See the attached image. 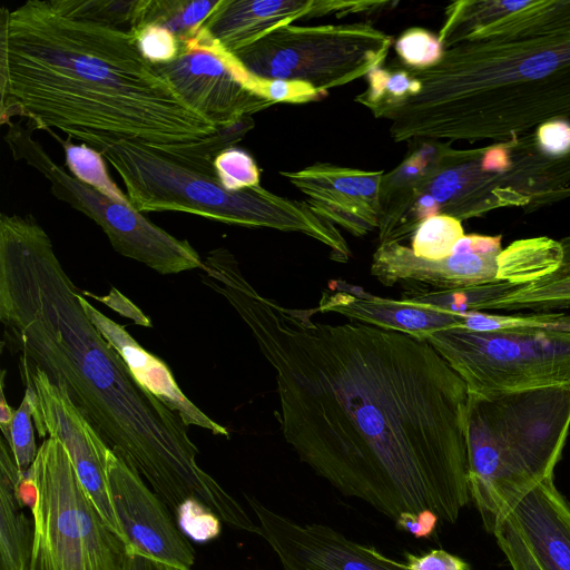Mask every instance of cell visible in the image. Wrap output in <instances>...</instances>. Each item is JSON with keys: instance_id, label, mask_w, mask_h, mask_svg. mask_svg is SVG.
I'll use <instances>...</instances> for the list:
<instances>
[{"instance_id": "1", "label": "cell", "mask_w": 570, "mask_h": 570, "mask_svg": "<svg viewBox=\"0 0 570 570\" xmlns=\"http://www.w3.org/2000/svg\"><path fill=\"white\" fill-rule=\"evenodd\" d=\"M203 283L249 328L276 375L286 443L345 497L395 520L431 510L455 523L471 500L464 381L426 341L262 295L235 256L212 258Z\"/></svg>"}, {"instance_id": "2", "label": "cell", "mask_w": 570, "mask_h": 570, "mask_svg": "<svg viewBox=\"0 0 570 570\" xmlns=\"http://www.w3.org/2000/svg\"><path fill=\"white\" fill-rule=\"evenodd\" d=\"M28 119L101 153L128 140L216 175L215 157L248 131L190 108L139 49L110 0H29L0 14V122Z\"/></svg>"}, {"instance_id": "3", "label": "cell", "mask_w": 570, "mask_h": 570, "mask_svg": "<svg viewBox=\"0 0 570 570\" xmlns=\"http://www.w3.org/2000/svg\"><path fill=\"white\" fill-rule=\"evenodd\" d=\"M2 346L19 367L61 387L107 445L175 512L186 499L209 507L227 525L253 532L244 507L198 464L188 428L146 391L80 304V291L31 216H0Z\"/></svg>"}, {"instance_id": "4", "label": "cell", "mask_w": 570, "mask_h": 570, "mask_svg": "<svg viewBox=\"0 0 570 570\" xmlns=\"http://www.w3.org/2000/svg\"><path fill=\"white\" fill-rule=\"evenodd\" d=\"M570 433V386L469 393V491L493 534L510 503L553 478Z\"/></svg>"}, {"instance_id": "5", "label": "cell", "mask_w": 570, "mask_h": 570, "mask_svg": "<svg viewBox=\"0 0 570 570\" xmlns=\"http://www.w3.org/2000/svg\"><path fill=\"white\" fill-rule=\"evenodd\" d=\"M100 154L119 174L130 205L139 213L184 212L229 225L301 233L325 245L335 262L346 263L352 255L340 229L306 202L275 195L261 185L229 191L216 175L128 140L112 141Z\"/></svg>"}, {"instance_id": "6", "label": "cell", "mask_w": 570, "mask_h": 570, "mask_svg": "<svg viewBox=\"0 0 570 570\" xmlns=\"http://www.w3.org/2000/svg\"><path fill=\"white\" fill-rule=\"evenodd\" d=\"M469 393L570 386V314H463L461 326L425 338Z\"/></svg>"}, {"instance_id": "7", "label": "cell", "mask_w": 570, "mask_h": 570, "mask_svg": "<svg viewBox=\"0 0 570 570\" xmlns=\"http://www.w3.org/2000/svg\"><path fill=\"white\" fill-rule=\"evenodd\" d=\"M30 468L39 493L28 570H121L127 546L105 521L65 445L48 436Z\"/></svg>"}, {"instance_id": "8", "label": "cell", "mask_w": 570, "mask_h": 570, "mask_svg": "<svg viewBox=\"0 0 570 570\" xmlns=\"http://www.w3.org/2000/svg\"><path fill=\"white\" fill-rule=\"evenodd\" d=\"M391 45L368 22L287 24L233 55L258 79L302 82L325 96L380 67Z\"/></svg>"}, {"instance_id": "9", "label": "cell", "mask_w": 570, "mask_h": 570, "mask_svg": "<svg viewBox=\"0 0 570 570\" xmlns=\"http://www.w3.org/2000/svg\"><path fill=\"white\" fill-rule=\"evenodd\" d=\"M4 139L16 160H24L50 183L52 195L101 227L114 249L155 272L168 275L202 268L203 259L188 240L178 239L129 205L115 202L56 164L32 138L29 127L9 121Z\"/></svg>"}, {"instance_id": "10", "label": "cell", "mask_w": 570, "mask_h": 570, "mask_svg": "<svg viewBox=\"0 0 570 570\" xmlns=\"http://www.w3.org/2000/svg\"><path fill=\"white\" fill-rule=\"evenodd\" d=\"M179 45L174 60L155 67L183 100L215 127H230L274 105L257 94L255 77L203 29Z\"/></svg>"}, {"instance_id": "11", "label": "cell", "mask_w": 570, "mask_h": 570, "mask_svg": "<svg viewBox=\"0 0 570 570\" xmlns=\"http://www.w3.org/2000/svg\"><path fill=\"white\" fill-rule=\"evenodd\" d=\"M32 419L41 439L57 438L66 448L81 483L109 528L126 543L107 480L109 446L69 400L67 393L38 370L20 368Z\"/></svg>"}, {"instance_id": "12", "label": "cell", "mask_w": 570, "mask_h": 570, "mask_svg": "<svg viewBox=\"0 0 570 570\" xmlns=\"http://www.w3.org/2000/svg\"><path fill=\"white\" fill-rule=\"evenodd\" d=\"M282 570H404L370 544L321 523H301L244 494Z\"/></svg>"}, {"instance_id": "13", "label": "cell", "mask_w": 570, "mask_h": 570, "mask_svg": "<svg viewBox=\"0 0 570 570\" xmlns=\"http://www.w3.org/2000/svg\"><path fill=\"white\" fill-rule=\"evenodd\" d=\"M107 480L126 546L158 561L191 570L196 554L167 504L110 448Z\"/></svg>"}, {"instance_id": "14", "label": "cell", "mask_w": 570, "mask_h": 570, "mask_svg": "<svg viewBox=\"0 0 570 570\" xmlns=\"http://www.w3.org/2000/svg\"><path fill=\"white\" fill-rule=\"evenodd\" d=\"M307 198L323 219L361 237L377 229L383 171H370L328 163L281 171Z\"/></svg>"}, {"instance_id": "15", "label": "cell", "mask_w": 570, "mask_h": 570, "mask_svg": "<svg viewBox=\"0 0 570 570\" xmlns=\"http://www.w3.org/2000/svg\"><path fill=\"white\" fill-rule=\"evenodd\" d=\"M386 1L220 0L202 29L229 53L304 17L346 16L376 10Z\"/></svg>"}, {"instance_id": "16", "label": "cell", "mask_w": 570, "mask_h": 570, "mask_svg": "<svg viewBox=\"0 0 570 570\" xmlns=\"http://www.w3.org/2000/svg\"><path fill=\"white\" fill-rule=\"evenodd\" d=\"M501 252H454L450 256L429 261L414 255L401 243L379 244L370 267L371 275L386 286L396 283H419L436 289L476 287L498 281V258Z\"/></svg>"}, {"instance_id": "17", "label": "cell", "mask_w": 570, "mask_h": 570, "mask_svg": "<svg viewBox=\"0 0 570 570\" xmlns=\"http://www.w3.org/2000/svg\"><path fill=\"white\" fill-rule=\"evenodd\" d=\"M320 313H337L358 323L425 340L430 334L461 326L463 313L373 295L344 281H332L322 293Z\"/></svg>"}, {"instance_id": "18", "label": "cell", "mask_w": 570, "mask_h": 570, "mask_svg": "<svg viewBox=\"0 0 570 570\" xmlns=\"http://www.w3.org/2000/svg\"><path fill=\"white\" fill-rule=\"evenodd\" d=\"M502 515L511 520L543 570H570V504L553 478L532 484Z\"/></svg>"}, {"instance_id": "19", "label": "cell", "mask_w": 570, "mask_h": 570, "mask_svg": "<svg viewBox=\"0 0 570 570\" xmlns=\"http://www.w3.org/2000/svg\"><path fill=\"white\" fill-rule=\"evenodd\" d=\"M80 304L106 341L127 364L136 381L166 406L179 415L183 422L209 431L214 435L229 438L227 429L194 404L180 390L168 365L145 350L121 325L94 307L81 294Z\"/></svg>"}, {"instance_id": "20", "label": "cell", "mask_w": 570, "mask_h": 570, "mask_svg": "<svg viewBox=\"0 0 570 570\" xmlns=\"http://www.w3.org/2000/svg\"><path fill=\"white\" fill-rule=\"evenodd\" d=\"M19 470L7 441L0 440V570H28L33 546V521L14 495Z\"/></svg>"}, {"instance_id": "21", "label": "cell", "mask_w": 570, "mask_h": 570, "mask_svg": "<svg viewBox=\"0 0 570 570\" xmlns=\"http://www.w3.org/2000/svg\"><path fill=\"white\" fill-rule=\"evenodd\" d=\"M560 244L562 259L557 271L532 283L510 287L489 301L484 309L534 314L570 309V238Z\"/></svg>"}, {"instance_id": "22", "label": "cell", "mask_w": 570, "mask_h": 570, "mask_svg": "<svg viewBox=\"0 0 570 570\" xmlns=\"http://www.w3.org/2000/svg\"><path fill=\"white\" fill-rule=\"evenodd\" d=\"M562 259L561 244L547 238L513 243L498 258V281L521 286L557 271Z\"/></svg>"}, {"instance_id": "23", "label": "cell", "mask_w": 570, "mask_h": 570, "mask_svg": "<svg viewBox=\"0 0 570 570\" xmlns=\"http://www.w3.org/2000/svg\"><path fill=\"white\" fill-rule=\"evenodd\" d=\"M220 0H139L136 31L156 24L168 29L179 41L194 38Z\"/></svg>"}, {"instance_id": "24", "label": "cell", "mask_w": 570, "mask_h": 570, "mask_svg": "<svg viewBox=\"0 0 570 570\" xmlns=\"http://www.w3.org/2000/svg\"><path fill=\"white\" fill-rule=\"evenodd\" d=\"M367 86L354 100L375 118H385L416 91V82L407 67H376L367 73Z\"/></svg>"}, {"instance_id": "25", "label": "cell", "mask_w": 570, "mask_h": 570, "mask_svg": "<svg viewBox=\"0 0 570 570\" xmlns=\"http://www.w3.org/2000/svg\"><path fill=\"white\" fill-rule=\"evenodd\" d=\"M48 132L63 147L66 165L70 169L71 175L115 202L131 206L127 195L118 188L108 175L104 157L100 153L83 144L73 145L68 139L62 140L52 130H48Z\"/></svg>"}, {"instance_id": "26", "label": "cell", "mask_w": 570, "mask_h": 570, "mask_svg": "<svg viewBox=\"0 0 570 570\" xmlns=\"http://www.w3.org/2000/svg\"><path fill=\"white\" fill-rule=\"evenodd\" d=\"M463 236L459 219L443 214L435 215L416 228L411 249L420 258L439 261L450 256Z\"/></svg>"}, {"instance_id": "27", "label": "cell", "mask_w": 570, "mask_h": 570, "mask_svg": "<svg viewBox=\"0 0 570 570\" xmlns=\"http://www.w3.org/2000/svg\"><path fill=\"white\" fill-rule=\"evenodd\" d=\"M214 169L219 183L229 191L259 186V169L254 158L245 150L229 147L214 159Z\"/></svg>"}, {"instance_id": "28", "label": "cell", "mask_w": 570, "mask_h": 570, "mask_svg": "<svg viewBox=\"0 0 570 570\" xmlns=\"http://www.w3.org/2000/svg\"><path fill=\"white\" fill-rule=\"evenodd\" d=\"M174 517L181 532L198 543L214 540L222 532L220 518L195 498L184 500L176 508Z\"/></svg>"}, {"instance_id": "29", "label": "cell", "mask_w": 570, "mask_h": 570, "mask_svg": "<svg viewBox=\"0 0 570 570\" xmlns=\"http://www.w3.org/2000/svg\"><path fill=\"white\" fill-rule=\"evenodd\" d=\"M395 51L412 69H425L434 66L443 56V46L439 37L422 28L404 31L395 42Z\"/></svg>"}, {"instance_id": "30", "label": "cell", "mask_w": 570, "mask_h": 570, "mask_svg": "<svg viewBox=\"0 0 570 570\" xmlns=\"http://www.w3.org/2000/svg\"><path fill=\"white\" fill-rule=\"evenodd\" d=\"M32 420L31 402L29 395L24 392L23 400L16 410L10 430V440L7 442L21 472L31 466L39 449L33 435Z\"/></svg>"}, {"instance_id": "31", "label": "cell", "mask_w": 570, "mask_h": 570, "mask_svg": "<svg viewBox=\"0 0 570 570\" xmlns=\"http://www.w3.org/2000/svg\"><path fill=\"white\" fill-rule=\"evenodd\" d=\"M493 535L512 570H543L531 549L507 515L498 521Z\"/></svg>"}, {"instance_id": "32", "label": "cell", "mask_w": 570, "mask_h": 570, "mask_svg": "<svg viewBox=\"0 0 570 570\" xmlns=\"http://www.w3.org/2000/svg\"><path fill=\"white\" fill-rule=\"evenodd\" d=\"M140 51L151 63H166L174 60L180 50L177 38L166 28L149 24L137 31Z\"/></svg>"}, {"instance_id": "33", "label": "cell", "mask_w": 570, "mask_h": 570, "mask_svg": "<svg viewBox=\"0 0 570 570\" xmlns=\"http://www.w3.org/2000/svg\"><path fill=\"white\" fill-rule=\"evenodd\" d=\"M256 91L264 98L276 102L304 104L324 97L312 87L295 81L264 80L255 77Z\"/></svg>"}, {"instance_id": "34", "label": "cell", "mask_w": 570, "mask_h": 570, "mask_svg": "<svg viewBox=\"0 0 570 570\" xmlns=\"http://www.w3.org/2000/svg\"><path fill=\"white\" fill-rule=\"evenodd\" d=\"M403 556L405 562H394L404 570H472L465 560L444 549H432L419 556L405 551Z\"/></svg>"}, {"instance_id": "35", "label": "cell", "mask_w": 570, "mask_h": 570, "mask_svg": "<svg viewBox=\"0 0 570 570\" xmlns=\"http://www.w3.org/2000/svg\"><path fill=\"white\" fill-rule=\"evenodd\" d=\"M440 518L431 510H423L417 513L403 512L395 520L397 529L409 532L416 539L431 538L438 527Z\"/></svg>"}, {"instance_id": "36", "label": "cell", "mask_w": 570, "mask_h": 570, "mask_svg": "<svg viewBox=\"0 0 570 570\" xmlns=\"http://www.w3.org/2000/svg\"><path fill=\"white\" fill-rule=\"evenodd\" d=\"M542 148L552 155L563 154L570 149V125L552 121L540 127L538 132Z\"/></svg>"}, {"instance_id": "37", "label": "cell", "mask_w": 570, "mask_h": 570, "mask_svg": "<svg viewBox=\"0 0 570 570\" xmlns=\"http://www.w3.org/2000/svg\"><path fill=\"white\" fill-rule=\"evenodd\" d=\"M38 485L31 468L21 472L14 488V495L21 508H29L32 512L38 502Z\"/></svg>"}, {"instance_id": "38", "label": "cell", "mask_w": 570, "mask_h": 570, "mask_svg": "<svg viewBox=\"0 0 570 570\" xmlns=\"http://www.w3.org/2000/svg\"><path fill=\"white\" fill-rule=\"evenodd\" d=\"M121 570H185L127 548Z\"/></svg>"}, {"instance_id": "39", "label": "cell", "mask_w": 570, "mask_h": 570, "mask_svg": "<svg viewBox=\"0 0 570 570\" xmlns=\"http://www.w3.org/2000/svg\"><path fill=\"white\" fill-rule=\"evenodd\" d=\"M4 375L6 371L2 370L0 376V430L2 438L9 442L11 424L16 414V411L8 404L4 395Z\"/></svg>"}, {"instance_id": "40", "label": "cell", "mask_w": 570, "mask_h": 570, "mask_svg": "<svg viewBox=\"0 0 570 570\" xmlns=\"http://www.w3.org/2000/svg\"><path fill=\"white\" fill-rule=\"evenodd\" d=\"M509 165L508 151L502 147L489 149L483 156L481 167L483 170H504Z\"/></svg>"}, {"instance_id": "41", "label": "cell", "mask_w": 570, "mask_h": 570, "mask_svg": "<svg viewBox=\"0 0 570 570\" xmlns=\"http://www.w3.org/2000/svg\"><path fill=\"white\" fill-rule=\"evenodd\" d=\"M502 4L505 7V9L511 11H517L519 9H522L529 4H531L530 1H504Z\"/></svg>"}]
</instances>
